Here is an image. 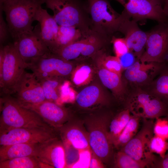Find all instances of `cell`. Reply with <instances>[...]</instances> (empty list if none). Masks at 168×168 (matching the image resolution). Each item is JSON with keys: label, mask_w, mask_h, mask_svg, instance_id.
Returning a JSON list of instances; mask_svg holds the SVG:
<instances>
[{"label": "cell", "mask_w": 168, "mask_h": 168, "mask_svg": "<svg viewBox=\"0 0 168 168\" xmlns=\"http://www.w3.org/2000/svg\"><path fill=\"white\" fill-rule=\"evenodd\" d=\"M164 139L154 135L151 138L150 144V150L153 153H156L163 158L168 150V142Z\"/></svg>", "instance_id": "34"}, {"label": "cell", "mask_w": 168, "mask_h": 168, "mask_svg": "<svg viewBox=\"0 0 168 168\" xmlns=\"http://www.w3.org/2000/svg\"><path fill=\"white\" fill-rule=\"evenodd\" d=\"M92 71L89 66L82 65L78 67L73 73L72 80L77 85H81L88 82L91 77Z\"/></svg>", "instance_id": "33"}, {"label": "cell", "mask_w": 168, "mask_h": 168, "mask_svg": "<svg viewBox=\"0 0 168 168\" xmlns=\"http://www.w3.org/2000/svg\"><path fill=\"white\" fill-rule=\"evenodd\" d=\"M141 118L135 115H131L126 126L114 144V148L120 150L136 135L138 132Z\"/></svg>", "instance_id": "29"}, {"label": "cell", "mask_w": 168, "mask_h": 168, "mask_svg": "<svg viewBox=\"0 0 168 168\" xmlns=\"http://www.w3.org/2000/svg\"><path fill=\"white\" fill-rule=\"evenodd\" d=\"M130 113L128 109L125 108L109 121L107 132L113 146L129 121L131 116Z\"/></svg>", "instance_id": "26"}, {"label": "cell", "mask_w": 168, "mask_h": 168, "mask_svg": "<svg viewBox=\"0 0 168 168\" xmlns=\"http://www.w3.org/2000/svg\"><path fill=\"white\" fill-rule=\"evenodd\" d=\"M53 128H22L0 132V145L17 143H39L58 137Z\"/></svg>", "instance_id": "12"}, {"label": "cell", "mask_w": 168, "mask_h": 168, "mask_svg": "<svg viewBox=\"0 0 168 168\" xmlns=\"http://www.w3.org/2000/svg\"><path fill=\"white\" fill-rule=\"evenodd\" d=\"M113 167L116 168H143L145 164L139 162L123 151L119 150L115 154Z\"/></svg>", "instance_id": "32"}, {"label": "cell", "mask_w": 168, "mask_h": 168, "mask_svg": "<svg viewBox=\"0 0 168 168\" xmlns=\"http://www.w3.org/2000/svg\"><path fill=\"white\" fill-rule=\"evenodd\" d=\"M82 35L81 31L73 26H59L54 47L51 52L57 50L80 39Z\"/></svg>", "instance_id": "27"}, {"label": "cell", "mask_w": 168, "mask_h": 168, "mask_svg": "<svg viewBox=\"0 0 168 168\" xmlns=\"http://www.w3.org/2000/svg\"><path fill=\"white\" fill-rule=\"evenodd\" d=\"M143 119L142 127L136 135L120 150L135 160L152 168L156 156L150 150L151 140L154 136L153 119Z\"/></svg>", "instance_id": "8"}, {"label": "cell", "mask_w": 168, "mask_h": 168, "mask_svg": "<svg viewBox=\"0 0 168 168\" xmlns=\"http://www.w3.org/2000/svg\"><path fill=\"white\" fill-rule=\"evenodd\" d=\"M54 13L59 26H73L83 35L91 30V19L86 0H42Z\"/></svg>", "instance_id": "1"}, {"label": "cell", "mask_w": 168, "mask_h": 168, "mask_svg": "<svg viewBox=\"0 0 168 168\" xmlns=\"http://www.w3.org/2000/svg\"><path fill=\"white\" fill-rule=\"evenodd\" d=\"M92 57L102 67L122 76L124 69L119 58L108 55L102 50L98 51Z\"/></svg>", "instance_id": "31"}, {"label": "cell", "mask_w": 168, "mask_h": 168, "mask_svg": "<svg viewBox=\"0 0 168 168\" xmlns=\"http://www.w3.org/2000/svg\"><path fill=\"white\" fill-rule=\"evenodd\" d=\"M38 143H17L0 147V162L16 158L34 156Z\"/></svg>", "instance_id": "25"}, {"label": "cell", "mask_w": 168, "mask_h": 168, "mask_svg": "<svg viewBox=\"0 0 168 168\" xmlns=\"http://www.w3.org/2000/svg\"><path fill=\"white\" fill-rule=\"evenodd\" d=\"M111 117L107 115H94L83 122L88 133L91 150L105 165H113L114 159L113 145L108 135L107 127Z\"/></svg>", "instance_id": "5"}, {"label": "cell", "mask_w": 168, "mask_h": 168, "mask_svg": "<svg viewBox=\"0 0 168 168\" xmlns=\"http://www.w3.org/2000/svg\"><path fill=\"white\" fill-rule=\"evenodd\" d=\"M152 168H168V152L163 158L156 156Z\"/></svg>", "instance_id": "40"}, {"label": "cell", "mask_w": 168, "mask_h": 168, "mask_svg": "<svg viewBox=\"0 0 168 168\" xmlns=\"http://www.w3.org/2000/svg\"><path fill=\"white\" fill-rule=\"evenodd\" d=\"M4 58L0 71V86L3 95H11L26 65L13 43L3 46Z\"/></svg>", "instance_id": "7"}, {"label": "cell", "mask_w": 168, "mask_h": 168, "mask_svg": "<svg viewBox=\"0 0 168 168\" xmlns=\"http://www.w3.org/2000/svg\"><path fill=\"white\" fill-rule=\"evenodd\" d=\"M98 74L103 84L111 91L116 98L125 100L128 89L122 76L102 67L99 70Z\"/></svg>", "instance_id": "23"}, {"label": "cell", "mask_w": 168, "mask_h": 168, "mask_svg": "<svg viewBox=\"0 0 168 168\" xmlns=\"http://www.w3.org/2000/svg\"><path fill=\"white\" fill-rule=\"evenodd\" d=\"M111 40L91 30L79 40L57 50L54 54L67 61L93 56Z\"/></svg>", "instance_id": "9"}, {"label": "cell", "mask_w": 168, "mask_h": 168, "mask_svg": "<svg viewBox=\"0 0 168 168\" xmlns=\"http://www.w3.org/2000/svg\"><path fill=\"white\" fill-rule=\"evenodd\" d=\"M34 20L39 22L41 36L51 52L54 47L59 25L53 16L50 15L41 6L37 10Z\"/></svg>", "instance_id": "21"}, {"label": "cell", "mask_w": 168, "mask_h": 168, "mask_svg": "<svg viewBox=\"0 0 168 168\" xmlns=\"http://www.w3.org/2000/svg\"><path fill=\"white\" fill-rule=\"evenodd\" d=\"M166 62L143 63L138 59L124 70V81L130 87H145L159 74Z\"/></svg>", "instance_id": "14"}, {"label": "cell", "mask_w": 168, "mask_h": 168, "mask_svg": "<svg viewBox=\"0 0 168 168\" xmlns=\"http://www.w3.org/2000/svg\"><path fill=\"white\" fill-rule=\"evenodd\" d=\"M162 8L166 17L168 19V0H164Z\"/></svg>", "instance_id": "41"}, {"label": "cell", "mask_w": 168, "mask_h": 168, "mask_svg": "<svg viewBox=\"0 0 168 168\" xmlns=\"http://www.w3.org/2000/svg\"><path fill=\"white\" fill-rule=\"evenodd\" d=\"M38 79L47 77H66L72 71L70 61L64 60L50 52L35 59L26 64Z\"/></svg>", "instance_id": "11"}, {"label": "cell", "mask_w": 168, "mask_h": 168, "mask_svg": "<svg viewBox=\"0 0 168 168\" xmlns=\"http://www.w3.org/2000/svg\"><path fill=\"white\" fill-rule=\"evenodd\" d=\"M5 0H0V5H2Z\"/></svg>", "instance_id": "43"}, {"label": "cell", "mask_w": 168, "mask_h": 168, "mask_svg": "<svg viewBox=\"0 0 168 168\" xmlns=\"http://www.w3.org/2000/svg\"><path fill=\"white\" fill-rule=\"evenodd\" d=\"M59 77L43 78L38 79L42 87L46 100L55 102L60 97L61 84Z\"/></svg>", "instance_id": "30"}, {"label": "cell", "mask_w": 168, "mask_h": 168, "mask_svg": "<svg viewBox=\"0 0 168 168\" xmlns=\"http://www.w3.org/2000/svg\"><path fill=\"white\" fill-rule=\"evenodd\" d=\"M168 54V20L159 22L148 32L145 51L139 60L143 63L166 62Z\"/></svg>", "instance_id": "10"}, {"label": "cell", "mask_w": 168, "mask_h": 168, "mask_svg": "<svg viewBox=\"0 0 168 168\" xmlns=\"http://www.w3.org/2000/svg\"><path fill=\"white\" fill-rule=\"evenodd\" d=\"M126 98L125 108L133 115L154 119L168 114V107L157 97L139 87H130Z\"/></svg>", "instance_id": "6"}, {"label": "cell", "mask_w": 168, "mask_h": 168, "mask_svg": "<svg viewBox=\"0 0 168 168\" xmlns=\"http://www.w3.org/2000/svg\"><path fill=\"white\" fill-rule=\"evenodd\" d=\"M86 1L91 29L111 40L115 33L119 32L126 13L124 10L121 14L117 12L108 0Z\"/></svg>", "instance_id": "4"}, {"label": "cell", "mask_w": 168, "mask_h": 168, "mask_svg": "<svg viewBox=\"0 0 168 168\" xmlns=\"http://www.w3.org/2000/svg\"><path fill=\"white\" fill-rule=\"evenodd\" d=\"M127 14L120 28L119 32L125 36L129 52L139 60L145 48L148 32L141 30L137 22Z\"/></svg>", "instance_id": "19"}, {"label": "cell", "mask_w": 168, "mask_h": 168, "mask_svg": "<svg viewBox=\"0 0 168 168\" xmlns=\"http://www.w3.org/2000/svg\"><path fill=\"white\" fill-rule=\"evenodd\" d=\"M105 165L91 150V156L89 168H105Z\"/></svg>", "instance_id": "39"}, {"label": "cell", "mask_w": 168, "mask_h": 168, "mask_svg": "<svg viewBox=\"0 0 168 168\" xmlns=\"http://www.w3.org/2000/svg\"><path fill=\"white\" fill-rule=\"evenodd\" d=\"M63 141L78 151L91 149L88 133L84 125L71 119L58 130Z\"/></svg>", "instance_id": "20"}, {"label": "cell", "mask_w": 168, "mask_h": 168, "mask_svg": "<svg viewBox=\"0 0 168 168\" xmlns=\"http://www.w3.org/2000/svg\"><path fill=\"white\" fill-rule=\"evenodd\" d=\"M2 10L0 8V44H3L7 40L10 34L8 26L5 22L2 16Z\"/></svg>", "instance_id": "37"}, {"label": "cell", "mask_w": 168, "mask_h": 168, "mask_svg": "<svg viewBox=\"0 0 168 168\" xmlns=\"http://www.w3.org/2000/svg\"><path fill=\"white\" fill-rule=\"evenodd\" d=\"M14 40V45L26 65L51 52L41 36L39 24L32 32L23 34Z\"/></svg>", "instance_id": "13"}, {"label": "cell", "mask_w": 168, "mask_h": 168, "mask_svg": "<svg viewBox=\"0 0 168 168\" xmlns=\"http://www.w3.org/2000/svg\"><path fill=\"white\" fill-rule=\"evenodd\" d=\"M12 94L22 106L46 100L41 84L35 74L25 71L16 85Z\"/></svg>", "instance_id": "15"}, {"label": "cell", "mask_w": 168, "mask_h": 168, "mask_svg": "<svg viewBox=\"0 0 168 168\" xmlns=\"http://www.w3.org/2000/svg\"><path fill=\"white\" fill-rule=\"evenodd\" d=\"M156 119L153 129L154 135L168 140V120L160 117Z\"/></svg>", "instance_id": "35"}, {"label": "cell", "mask_w": 168, "mask_h": 168, "mask_svg": "<svg viewBox=\"0 0 168 168\" xmlns=\"http://www.w3.org/2000/svg\"><path fill=\"white\" fill-rule=\"evenodd\" d=\"M22 106L35 112L49 125L58 131L71 119L68 110L54 102L45 100Z\"/></svg>", "instance_id": "18"}, {"label": "cell", "mask_w": 168, "mask_h": 168, "mask_svg": "<svg viewBox=\"0 0 168 168\" xmlns=\"http://www.w3.org/2000/svg\"><path fill=\"white\" fill-rule=\"evenodd\" d=\"M164 118L168 120V114L166 115V117L165 118Z\"/></svg>", "instance_id": "44"}, {"label": "cell", "mask_w": 168, "mask_h": 168, "mask_svg": "<svg viewBox=\"0 0 168 168\" xmlns=\"http://www.w3.org/2000/svg\"><path fill=\"white\" fill-rule=\"evenodd\" d=\"M43 4L42 0H5L0 5L5 13L10 34L14 40L33 31L35 13Z\"/></svg>", "instance_id": "3"}, {"label": "cell", "mask_w": 168, "mask_h": 168, "mask_svg": "<svg viewBox=\"0 0 168 168\" xmlns=\"http://www.w3.org/2000/svg\"><path fill=\"white\" fill-rule=\"evenodd\" d=\"M110 42L113 44L114 50L116 57L119 58L129 52L124 38H117L113 36Z\"/></svg>", "instance_id": "36"}, {"label": "cell", "mask_w": 168, "mask_h": 168, "mask_svg": "<svg viewBox=\"0 0 168 168\" xmlns=\"http://www.w3.org/2000/svg\"><path fill=\"white\" fill-rule=\"evenodd\" d=\"M34 156L49 168L67 167L64 143L58 137L38 143Z\"/></svg>", "instance_id": "16"}, {"label": "cell", "mask_w": 168, "mask_h": 168, "mask_svg": "<svg viewBox=\"0 0 168 168\" xmlns=\"http://www.w3.org/2000/svg\"><path fill=\"white\" fill-rule=\"evenodd\" d=\"M154 3L161 6L162 7V5L164 0H150Z\"/></svg>", "instance_id": "42"}, {"label": "cell", "mask_w": 168, "mask_h": 168, "mask_svg": "<svg viewBox=\"0 0 168 168\" xmlns=\"http://www.w3.org/2000/svg\"><path fill=\"white\" fill-rule=\"evenodd\" d=\"M124 7V10L137 22L151 19L159 22L168 20L161 6L150 0H115Z\"/></svg>", "instance_id": "17"}, {"label": "cell", "mask_w": 168, "mask_h": 168, "mask_svg": "<svg viewBox=\"0 0 168 168\" xmlns=\"http://www.w3.org/2000/svg\"><path fill=\"white\" fill-rule=\"evenodd\" d=\"M49 168L34 156L19 157L0 162V168Z\"/></svg>", "instance_id": "28"}, {"label": "cell", "mask_w": 168, "mask_h": 168, "mask_svg": "<svg viewBox=\"0 0 168 168\" xmlns=\"http://www.w3.org/2000/svg\"><path fill=\"white\" fill-rule=\"evenodd\" d=\"M119 58L124 70L131 66L138 60L135 55L130 52H128Z\"/></svg>", "instance_id": "38"}, {"label": "cell", "mask_w": 168, "mask_h": 168, "mask_svg": "<svg viewBox=\"0 0 168 168\" xmlns=\"http://www.w3.org/2000/svg\"><path fill=\"white\" fill-rule=\"evenodd\" d=\"M76 102L80 107L89 109L109 102L107 96L98 86L94 85L87 86L76 96Z\"/></svg>", "instance_id": "22"}, {"label": "cell", "mask_w": 168, "mask_h": 168, "mask_svg": "<svg viewBox=\"0 0 168 168\" xmlns=\"http://www.w3.org/2000/svg\"><path fill=\"white\" fill-rule=\"evenodd\" d=\"M160 99L168 107V61L152 82L142 88Z\"/></svg>", "instance_id": "24"}, {"label": "cell", "mask_w": 168, "mask_h": 168, "mask_svg": "<svg viewBox=\"0 0 168 168\" xmlns=\"http://www.w3.org/2000/svg\"><path fill=\"white\" fill-rule=\"evenodd\" d=\"M22 128H53L37 113L22 106L11 95H3L0 98V132Z\"/></svg>", "instance_id": "2"}]
</instances>
